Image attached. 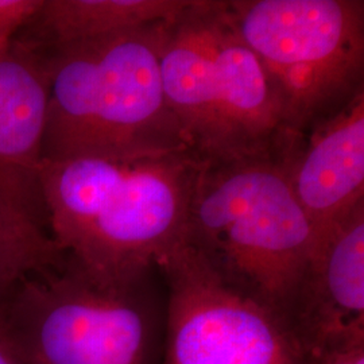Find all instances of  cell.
Listing matches in <instances>:
<instances>
[{"instance_id": "1", "label": "cell", "mask_w": 364, "mask_h": 364, "mask_svg": "<svg viewBox=\"0 0 364 364\" xmlns=\"http://www.w3.org/2000/svg\"><path fill=\"white\" fill-rule=\"evenodd\" d=\"M200 166L189 150L43 159L41 191L53 240L100 281H123L156 269L183 242Z\"/></svg>"}, {"instance_id": "2", "label": "cell", "mask_w": 364, "mask_h": 364, "mask_svg": "<svg viewBox=\"0 0 364 364\" xmlns=\"http://www.w3.org/2000/svg\"><path fill=\"white\" fill-rule=\"evenodd\" d=\"M161 23L53 48L36 46L49 73L43 159L189 150L162 87Z\"/></svg>"}, {"instance_id": "3", "label": "cell", "mask_w": 364, "mask_h": 364, "mask_svg": "<svg viewBox=\"0 0 364 364\" xmlns=\"http://www.w3.org/2000/svg\"><path fill=\"white\" fill-rule=\"evenodd\" d=\"M159 66L170 109L201 162L282 151L291 134L279 99L225 0H189L162 22Z\"/></svg>"}, {"instance_id": "4", "label": "cell", "mask_w": 364, "mask_h": 364, "mask_svg": "<svg viewBox=\"0 0 364 364\" xmlns=\"http://www.w3.org/2000/svg\"><path fill=\"white\" fill-rule=\"evenodd\" d=\"M183 243L289 323L316 232L291 189L282 151L201 162Z\"/></svg>"}, {"instance_id": "5", "label": "cell", "mask_w": 364, "mask_h": 364, "mask_svg": "<svg viewBox=\"0 0 364 364\" xmlns=\"http://www.w3.org/2000/svg\"><path fill=\"white\" fill-rule=\"evenodd\" d=\"M156 269L100 281L66 257L0 299V316L27 364H162L166 299Z\"/></svg>"}, {"instance_id": "6", "label": "cell", "mask_w": 364, "mask_h": 364, "mask_svg": "<svg viewBox=\"0 0 364 364\" xmlns=\"http://www.w3.org/2000/svg\"><path fill=\"white\" fill-rule=\"evenodd\" d=\"M299 134L364 92L363 0H225Z\"/></svg>"}, {"instance_id": "7", "label": "cell", "mask_w": 364, "mask_h": 364, "mask_svg": "<svg viewBox=\"0 0 364 364\" xmlns=\"http://www.w3.org/2000/svg\"><path fill=\"white\" fill-rule=\"evenodd\" d=\"M156 269L168 290L162 364H314L284 316L183 242Z\"/></svg>"}, {"instance_id": "8", "label": "cell", "mask_w": 364, "mask_h": 364, "mask_svg": "<svg viewBox=\"0 0 364 364\" xmlns=\"http://www.w3.org/2000/svg\"><path fill=\"white\" fill-rule=\"evenodd\" d=\"M289 324L314 364L364 338V203L317 236Z\"/></svg>"}, {"instance_id": "9", "label": "cell", "mask_w": 364, "mask_h": 364, "mask_svg": "<svg viewBox=\"0 0 364 364\" xmlns=\"http://www.w3.org/2000/svg\"><path fill=\"white\" fill-rule=\"evenodd\" d=\"M48 102L41 50L16 41L0 46V198L45 227L41 166Z\"/></svg>"}, {"instance_id": "10", "label": "cell", "mask_w": 364, "mask_h": 364, "mask_svg": "<svg viewBox=\"0 0 364 364\" xmlns=\"http://www.w3.org/2000/svg\"><path fill=\"white\" fill-rule=\"evenodd\" d=\"M282 158L317 239L364 203V92L336 114L293 134Z\"/></svg>"}, {"instance_id": "11", "label": "cell", "mask_w": 364, "mask_h": 364, "mask_svg": "<svg viewBox=\"0 0 364 364\" xmlns=\"http://www.w3.org/2000/svg\"><path fill=\"white\" fill-rule=\"evenodd\" d=\"M189 0H43L36 22L37 48H53L151 26L181 13Z\"/></svg>"}, {"instance_id": "12", "label": "cell", "mask_w": 364, "mask_h": 364, "mask_svg": "<svg viewBox=\"0 0 364 364\" xmlns=\"http://www.w3.org/2000/svg\"><path fill=\"white\" fill-rule=\"evenodd\" d=\"M65 263L45 225L0 198V299L28 277L60 270Z\"/></svg>"}, {"instance_id": "13", "label": "cell", "mask_w": 364, "mask_h": 364, "mask_svg": "<svg viewBox=\"0 0 364 364\" xmlns=\"http://www.w3.org/2000/svg\"><path fill=\"white\" fill-rule=\"evenodd\" d=\"M43 0H0V46L14 41V36L28 25Z\"/></svg>"}, {"instance_id": "14", "label": "cell", "mask_w": 364, "mask_h": 364, "mask_svg": "<svg viewBox=\"0 0 364 364\" xmlns=\"http://www.w3.org/2000/svg\"><path fill=\"white\" fill-rule=\"evenodd\" d=\"M316 364H364V338L343 343L324 352Z\"/></svg>"}, {"instance_id": "15", "label": "cell", "mask_w": 364, "mask_h": 364, "mask_svg": "<svg viewBox=\"0 0 364 364\" xmlns=\"http://www.w3.org/2000/svg\"><path fill=\"white\" fill-rule=\"evenodd\" d=\"M0 364H27L21 355L0 316Z\"/></svg>"}]
</instances>
